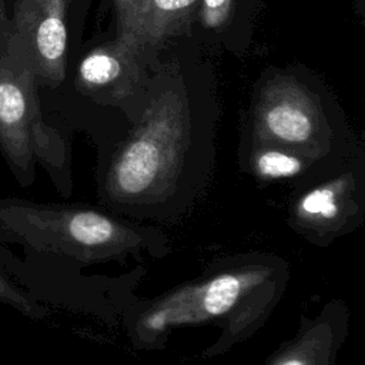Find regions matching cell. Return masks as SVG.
<instances>
[{"mask_svg": "<svg viewBox=\"0 0 365 365\" xmlns=\"http://www.w3.org/2000/svg\"><path fill=\"white\" fill-rule=\"evenodd\" d=\"M34 83L0 0V148L21 185L33 180L34 155H48L51 143L41 123Z\"/></svg>", "mask_w": 365, "mask_h": 365, "instance_id": "1", "label": "cell"}, {"mask_svg": "<svg viewBox=\"0 0 365 365\" xmlns=\"http://www.w3.org/2000/svg\"><path fill=\"white\" fill-rule=\"evenodd\" d=\"M188 140V115L175 93L160 96L118 153L113 178L127 194H140L180 161Z\"/></svg>", "mask_w": 365, "mask_h": 365, "instance_id": "2", "label": "cell"}, {"mask_svg": "<svg viewBox=\"0 0 365 365\" xmlns=\"http://www.w3.org/2000/svg\"><path fill=\"white\" fill-rule=\"evenodd\" d=\"M0 227L9 237L38 247H98L117 234L113 221L94 211L53 210L11 198H0Z\"/></svg>", "mask_w": 365, "mask_h": 365, "instance_id": "3", "label": "cell"}, {"mask_svg": "<svg viewBox=\"0 0 365 365\" xmlns=\"http://www.w3.org/2000/svg\"><path fill=\"white\" fill-rule=\"evenodd\" d=\"M68 0H14L10 29L36 81L57 86L66 73Z\"/></svg>", "mask_w": 365, "mask_h": 365, "instance_id": "4", "label": "cell"}, {"mask_svg": "<svg viewBox=\"0 0 365 365\" xmlns=\"http://www.w3.org/2000/svg\"><path fill=\"white\" fill-rule=\"evenodd\" d=\"M319 110L309 93L288 77L264 86L255 107V133L259 138L288 147H309L317 143Z\"/></svg>", "mask_w": 365, "mask_h": 365, "instance_id": "5", "label": "cell"}, {"mask_svg": "<svg viewBox=\"0 0 365 365\" xmlns=\"http://www.w3.org/2000/svg\"><path fill=\"white\" fill-rule=\"evenodd\" d=\"M200 0H141L137 11L121 30L127 46L157 43L175 31Z\"/></svg>", "mask_w": 365, "mask_h": 365, "instance_id": "6", "label": "cell"}, {"mask_svg": "<svg viewBox=\"0 0 365 365\" xmlns=\"http://www.w3.org/2000/svg\"><path fill=\"white\" fill-rule=\"evenodd\" d=\"M125 44L100 47L87 54L78 66V80L87 90H103L113 86L125 73Z\"/></svg>", "mask_w": 365, "mask_h": 365, "instance_id": "7", "label": "cell"}, {"mask_svg": "<svg viewBox=\"0 0 365 365\" xmlns=\"http://www.w3.org/2000/svg\"><path fill=\"white\" fill-rule=\"evenodd\" d=\"M241 292V281L234 275H221L212 279L204 292L202 307L207 314H225L237 302Z\"/></svg>", "mask_w": 365, "mask_h": 365, "instance_id": "8", "label": "cell"}, {"mask_svg": "<svg viewBox=\"0 0 365 365\" xmlns=\"http://www.w3.org/2000/svg\"><path fill=\"white\" fill-rule=\"evenodd\" d=\"M255 164L264 177H291L301 170V161L295 155L279 150L261 151Z\"/></svg>", "mask_w": 365, "mask_h": 365, "instance_id": "9", "label": "cell"}, {"mask_svg": "<svg viewBox=\"0 0 365 365\" xmlns=\"http://www.w3.org/2000/svg\"><path fill=\"white\" fill-rule=\"evenodd\" d=\"M0 302L7 304L29 317H38L41 312L37 304H34L27 294L11 282V279H9L3 271H0Z\"/></svg>", "mask_w": 365, "mask_h": 365, "instance_id": "10", "label": "cell"}, {"mask_svg": "<svg viewBox=\"0 0 365 365\" xmlns=\"http://www.w3.org/2000/svg\"><path fill=\"white\" fill-rule=\"evenodd\" d=\"M301 208L311 215H318L322 218H331L336 214V201L334 191L331 188H317L308 192L302 202Z\"/></svg>", "mask_w": 365, "mask_h": 365, "instance_id": "11", "label": "cell"}, {"mask_svg": "<svg viewBox=\"0 0 365 365\" xmlns=\"http://www.w3.org/2000/svg\"><path fill=\"white\" fill-rule=\"evenodd\" d=\"M232 0H201L200 17L207 29H221L231 14Z\"/></svg>", "mask_w": 365, "mask_h": 365, "instance_id": "12", "label": "cell"}, {"mask_svg": "<svg viewBox=\"0 0 365 365\" xmlns=\"http://www.w3.org/2000/svg\"><path fill=\"white\" fill-rule=\"evenodd\" d=\"M141 0H114L117 13H118V21H120V29L123 30L127 23L131 20L134 13L137 11Z\"/></svg>", "mask_w": 365, "mask_h": 365, "instance_id": "13", "label": "cell"}, {"mask_svg": "<svg viewBox=\"0 0 365 365\" xmlns=\"http://www.w3.org/2000/svg\"><path fill=\"white\" fill-rule=\"evenodd\" d=\"M279 365H309L305 359H302L301 356H291L285 361H282Z\"/></svg>", "mask_w": 365, "mask_h": 365, "instance_id": "14", "label": "cell"}]
</instances>
